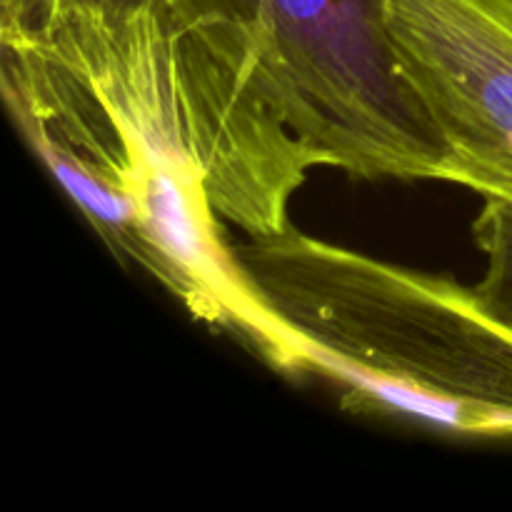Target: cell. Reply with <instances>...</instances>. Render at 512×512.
I'll return each instance as SVG.
<instances>
[{"label":"cell","instance_id":"cell-1","mask_svg":"<svg viewBox=\"0 0 512 512\" xmlns=\"http://www.w3.org/2000/svg\"><path fill=\"white\" fill-rule=\"evenodd\" d=\"M180 123L225 223L290 225L313 168L450 180V153L398 60L385 0H155Z\"/></svg>","mask_w":512,"mask_h":512},{"label":"cell","instance_id":"cell-2","mask_svg":"<svg viewBox=\"0 0 512 512\" xmlns=\"http://www.w3.org/2000/svg\"><path fill=\"white\" fill-rule=\"evenodd\" d=\"M300 363L345 410L455 438H512V330L475 288L388 263L293 223L233 245Z\"/></svg>","mask_w":512,"mask_h":512},{"label":"cell","instance_id":"cell-3","mask_svg":"<svg viewBox=\"0 0 512 512\" xmlns=\"http://www.w3.org/2000/svg\"><path fill=\"white\" fill-rule=\"evenodd\" d=\"M108 118L68 138H33L35 155L115 258L163 285L185 313L233 335L288 378L300 363L283 325L250 288L178 105L170 98L103 100Z\"/></svg>","mask_w":512,"mask_h":512},{"label":"cell","instance_id":"cell-4","mask_svg":"<svg viewBox=\"0 0 512 512\" xmlns=\"http://www.w3.org/2000/svg\"><path fill=\"white\" fill-rule=\"evenodd\" d=\"M385 18L448 183L512 203V0H385Z\"/></svg>","mask_w":512,"mask_h":512},{"label":"cell","instance_id":"cell-5","mask_svg":"<svg viewBox=\"0 0 512 512\" xmlns=\"http://www.w3.org/2000/svg\"><path fill=\"white\" fill-rule=\"evenodd\" d=\"M473 238L485 253V275L475 285L488 313L512 330V203L483 198L473 223Z\"/></svg>","mask_w":512,"mask_h":512},{"label":"cell","instance_id":"cell-6","mask_svg":"<svg viewBox=\"0 0 512 512\" xmlns=\"http://www.w3.org/2000/svg\"><path fill=\"white\" fill-rule=\"evenodd\" d=\"M143 3L150 0H0V45L30 43L68 15L120 13Z\"/></svg>","mask_w":512,"mask_h":512}]
</instances>
